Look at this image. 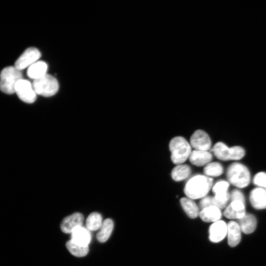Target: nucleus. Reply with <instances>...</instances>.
Segmentation results:
<instances>
[{
    "label": "nucleus",
    "instance_id": "nucleus-1",
    "mask_svg": "<svg viewBox=\"0 0 266 266\" xmlns=\"http://www.w3.org/2000/svg\"><path fill=\"white\" fill-rule=\"evenodd\" d=\"M213 184V180L206 176L196 175L186 183L184 191L191 199H202L206 196Z\"/></svg>",
    "mask_w": 266,
    "mask_h": 266
},
{
    "label": "nucleus",
    "instance_id": "nucleus-2",
    "mask_svg": "<svg viewBox=\"0 0 266 266\" xmlns=\"http://www.w3.org/2000/svg\"><path fill=\"white\" fill-rule=\"evenodd\" d=\"M169 148L172 161L178 165L184 164L189 158L192 152L190 144L182 137L173 138L170 143Z\"/></svg>",
    "mask_w": 266,
    "mask_h": 266
},
{
    "label": "nucleus",
    "instance_id": "nucleus-3",
    "mask_svg": "<svg viewBox=\"0 0 266 266\" xmlns=\"http://www.w3.org/2000/svg\"><path fill=\"white\" fill-rule=\"evenodd\" d=\"M22 79L21 71L13 66L6 67L0 74V90L7 94H14L17 83Z\"/></svg>",
    "mask_w": 266,
    "mask_h": 266
},
{
    "label": "nucleus",
    "instance_id": "nucleus-4",
    "mask_svg": "<svg viewBox=\"0 0 266 266\" xmlns=\"http://www.w3.org/2000/svg\"><path fill=\"white\" fill-rule=\"evenodd\" d=\"M226 175L229 182L238 188L246 187L250 182V174L248 169L241 164H231L227 169Z\"/></svg>",
    "mask_w": 266,
    "mask_h": 266
},
{
    "label": "nucleus",
    "instance_id": "nucleus-5",
    "mask_svg": "<svg viewBox=\"0 0 266 266\" xmlns=\"http://www.w3.org/2000/svg\"><path fill=\"white\" fill-rule=\"evenodd\" d=\"M32 84L36 94L45 97L54 96L59 90V83L56 78L48 74L34 80Z\"/></svg>",
    "mask_w": 266,
    "mask_h": 266
},
{
    "label": "nucleus",
    "instance_id": "nucleus-6",
    "mask_svg": "<svg viewBox=\"0 0 266 266\" xmlns=\"http://www.w3.org/2000/svg\"><path fill=\"white\" fill-rule=\"evenodd\" d=\"M215 156L223 161H239L245 155V149L239 146L229 147L222 142L217 143L212 148Z\"/></svg>",
    "mask_w": 266,
    "mask_h": 266
},
{
    "label": "nucleus",
    "instance_id": "nucleus-7",
    "mask_svg": "<svg viewBox=\"0 0 266 266\" xmlns=\"http://www.w3.org/2000/svg\"><path fill=\"white\" fill-rule=\"evenodd\" d=\"M229 187V183L225 181H219L213 187L212 192L215 194L214 206L220 209L227 207L230 199V194L228 192Z\"/></svg>",
    "mask_w": 266,
    "mask_h": 266
},
{
    "label": "nucleus",
    "instance_id": "nucleus-8",
    "mask_svg": "<svg viewBox=\"0 0 266 266\" xmlns=\"http://www.w3.org/2000/svg\"><path fill=\"white\" fill-rule=\"evenodd\" d=\"M16 93L19 98L26 103H33L37 99V94L33 84L27 80L22 79L17 83Z\"/></svg>",
    "mask_w": 266,
    "mask_h": 266
},
{
    "label": "nucleus",
    "instance_id": "nucleus-9",
    "mask_svg": "<svg viewBox=\"0 0 266 266\" xmlns=\"http://www.w3.org/2000/svg\"><path fill=\"white\" fill-rule=\"evenodd\" d=\"M41 57V53L38 49L35 47L28 48L17 61L15 67L22 71L37 62Z\"/></svg>",
    "mask_w": 266,
    "mask_h": 266
},
{
    "label": "nucleus",
    "instance_id": "nucleus-10",
    "mask_svg": "<svg viewBox=\"0 0 266 266\" xmlns=\"http://www.w3.org/2000/svg\"><path fill=\"white\" fill-rule=\"evenodd\" d=\"M190 144L195 150L208 151L210 148L211 142L207 133L204 131L198 130L192 135Z\"/></svg>",
    "mask_w": 266,
    "mask_h": 266
},
{
    "label": "nucleus",
    "instance_id": "nucleus-11",
    "mask_svg": "<svg viewBox=\"0 0 266 266\" xmlns=\"http://www.w3.org/2000/svg\"><path fill=\"white\" fill-rule=\"evenodd\" d=\"M83 222V216L81 213H75L63 220L61 225V229L65 233L72 234L77 228L82 226Z\"/></svg>",
    "mask_w": 266,
    "mask_h": 266
},
{
    "label": "nucleus",
    "instance_id": "nucleus-12",
    "mask_svg": "<svg viewBox=\"0 0 266 266\" xmlns=\"http://www.w3.org/2000/svg\"><path fill=\"white\" fill-rule=\"evenodd\" d=\"M227 234V225L223 221L213 223L209 229V239L212 243H218L221 242Z\"/></svg>",
    "mask_w": 266,
    "mask_h": 266
},
{
    "label": "nucleus",
    "instance_id": "nucleus-13",
    "mask_svg": "<svg viewBox=\"0 0 266 266\" xmlns=\"http://www.w3.org/2000/svg\"><path fill=\"white\" fill-rule=\"evenodd\" d=\"M246 214L245 204L240 201L232 202L224 212L225 216L231 220H240Z\"/></svg>",
    "mask_w": 266,
    "mask_h": 266
},
{
    "label": "nucleus",
    "instance_id": "nucleus-14",
    "mask_svg": "<svg viewBox=\"0 0 266 266\" xmlns=\"http://www.w3.org/2000/svg\"><path fill=\"white\" fill-rule=\"evenodd\" d=\"M189 159L193 165L202 167L210 163L212 159V155L207 151L195 150L191 152Z\"/></svg>",
    "mask_w": 266,
    "mask_h": 266
},
{
    "label": "nucleus",
    "instance_id": "nucleus-15",
    "mask_svg": "<svg viewBox=\"0 0 266 266\" xmlns=\"http://www.w3.org/2000/svg\"><path fill=\"white\" fill-rule=\"evenodd\" d=\"M250 202L252 205L256 209H263L266 208V190L257 187L250 192Z\"/></svg>",
    "mask_w": 266,
    "mask_h": 266
},
{
    "label": "nucleus",
    "instance_id": "nucleus-16",
    "mask_svg": "<svg viewBox=\"0 0 266 266\" xmlns=\"http://www.w3.org/2000/svg\"><path fill=\"white\" fill-rule=\"evenodd\" d=\"M199 216L204 222L215 223L220 221L222 214L220 208L216 206H210L202 209Z\"/></svg>",
    "mask_w": 266,
    "mask_h": 266
},
{
    "label": "nucleus",
    "instance_id": "nucleus-17",
    "mask_svg": "<svg viewBox=\"0 0 266 266\" xmlns=\"http://www.w3.org/2000/svg\"><path fill=\"white\" fill-rule=\"evenodd\" d=\"M241 229L237 223L230 222L227 225V236L229 245L231 247L237 246L241 240Z\"/></svg>",
    "mask_w": 266,
    "mask_h": 266
},
{
    "label": "nucleus",
    "instance_id": "nucleus-18",
    "mask_svg": "<svg viewBox=\"0 0 266 266\" xmlns=\"http://www.w3.org/2000/svg\"><path fill=\"white\" fill-rule=\"evenodd\" d=\"M71 240L82 246H88L91 240L90 231L82 226L75 230L71 234Z\"/></svg>",
    "mask_w": 266,
    "mask_h": 266
},
{
    "label": "nucleus",
    "instance_id": "nucleus-19",
    "mask_svg": "<svg viewBox=\"0 0 266 266\" xmlns=\"http://www.w3.org/2000/svg\"><path fill=\"white\" fill-rule=\"evenodd\" d=\"M114 226V222L111 219H108L103 221L97 235L98 241L101 243L107 241L112 233Z\"/></svg>",
    "mask_w": 266,
    "mask_h": 266
},
{
    "label": "nucleus",
    "instance_id": "nucleus-20",
    "mask_svg": "<svg viewBox=\"0 0 266 266\" xmlns=\"http://www.w3.org/2000/svg\"><path fill=\"white\" fill-rule=\"evenodd\" d=\"M47 65L43 61H37L27 70V75L31 79L36 80L41 79L46 75Z\"/></svg>",
    "mask_w": 266,
    "mask_h": 266
},
{
    "label": "nucleus",
    "instance_id": "nucleus-21",
    "mask_svg": "<svg viewBox=\"0 0 266 266\" xmlns=\"http://www.w3.org/2000/svg\"><path fill=\"white\" fill-rule=\"evenodd\" d=\"M239 225L242 232L249 234L255 231L257 226V221L253 215L246 214L244 217L239 220Z\"/></svg>",
    "mask_w": 266,
    "mask_h": 266
},
{
    "label": "nucleus",
    "instance_id": "nucleus-22",
    "mask_svg": "<svg viewBox=\"0 0 266 266\" xmlns=\"http://www.w3.org/2000/svg\"><path fill=\"white\" fill-rule=\"evenodd\" d=\"M181 205L187 215L191 219L197 218L200 214L199 207L192 199L183 198L181 200Z\"/></svg>",
    "mask_w": 266,
    "mask_h": 266
},
{
    "label": "nucleus",
    "instance_id": "nucleus-23",
    "mask_svg": "<svg viewBox=\"0 0 266 266\" xmlns=\"http://www.w3.org/2000/svg\"><path fill=\"white\" fill-rule=\"evenodd\" d=\"M191 173V168L187 165H178L172 172V177L176 182H181L188 178Z\"/></svg>",
    "mask_w": 266,
    "mask_h": 266
},
{
    "label": "nucleus",
    "instance_id": "nucleus-24",
    "mask_svg": "<svg viewBox=\"0 0 266 266\" xmlns=\"http://www.w3.org/2000/svg\"><path fill=\"white\" fill-rule=\"evenodd\" d=\"M66 247L72 255L78 257L85 256L89 252L88 246L79 245L71 240L67 242Z\"/></svg>",
    "mask_w": 266,
    "mask_h": 266
},
{
    "label": "nucleus",
    "instance_id": "nucleus-25",
    "mask_svg": "<svg viewBox=\"0 0 266 266\" xmlns=\"http://www.w3.org/2000/svg\"><path fill=\"white\" fill-rule=\"evenodd\" d=\"M102 222V217L99 213H91L86 221L87 229L92 231L98 230L100 229Z\"/></svg>",
    "mask_w": 266,
    "mask_h": 266
},
{
    "label": "nucleus",
    "instance_id": "nucleus-26",
    "mask_svg": "<svg viewBox=\"0 0 266 266\" xmlns=\"http://www.w3.org/2000/svg\"><path fill=\"white\" fill-rule=\"evenodd\" d=\"M204 172L208 177H219L224 173L223 166L218 163H210L204 168Z\"/></svg>",
    "mask_w": 266,
    "mask_h": 266
},
{
    "label": "nucleus",
    "instance_id": "nucleus-27",
    "mask_svg": "<svg viewBox=\"0 0 266 266\" xmlns=\"http://www.w3.org/2000/svg\"><path fill=\"white\" fill-rule=\"evenodd\" d=\"M253 183L258 187L266 190V173L260 172L257 173L254 177Z\"/></svg>",
    "mask_w": 266,
    "mask_h": 266
},
{
    "label": "nucleus",
    "instance_id": "nucleus-28",
    "mask_svg": "<svg viewBox=\"0 0 266 266\" xmlns=\"http://www.w3.org/2000/svg\"><path fill=\"white\" fill-rule=\"evenodd\" d=\"M230 198L232 202L240 201L245 204V198L243 193L240 190L235 189L230 194Z\"/></svg>",
    "mask_w": 266,
    "mask_h": 266
},
{
    "label": "nucleus",
    "instance_id": "nucleus-29",
    "mask_svg": "<svg viewBox=\"0 0 266 266\" xmlns=\"http://www.w3.org/2000/svg\"><path fill=\"white\" fill-rule=\"evenodd\" d=\"M210 206H214V197L206 196L202 199L200 202L202 209Z\"/></svg>",
    "mask_w": 266,
    "mask_h": 266
}]
</instances>
